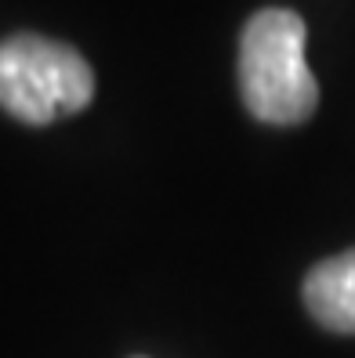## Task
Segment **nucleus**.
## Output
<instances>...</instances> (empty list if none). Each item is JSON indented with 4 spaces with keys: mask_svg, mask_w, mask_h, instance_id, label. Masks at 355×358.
Returning a JSON list of instances; mask_svg holds the SVG:
<instances>
[{
    "mask_svg": "<svg viewBox=\"0 0 355 358\" xmlns=\"http://www.w3.org/2000/svg\"><path fill=\"white\" fill-rule=\"evenodd\" d=\"M305 18L290 8H265L239 36V91L261 123H305L319 105V83L305 58Z\"/></svg>",
    "mask_w": 355,
    "mask_h": 358,
    "instance_id": "obj_1",
    "label": "nucleus"
},
{
    "mask_svg": "<svg viewBox=\"0 0 355 358\" xmlns=\"http://www.w3.org/2000/svg\"><path fill=\"white\" fill-rule=\"evenodd\" d=\"M305 304L319 326L333 333H355V250L308 271Z\"/></svg>",
    "mask_w": 355,
    "mask_h": 358,
    "instance_id": "obj_3",
    "label": "nucleus"
},
{
    "mask_svg": "<svg viewBox=\"0 0 355 358\" xmlns=\"http://www.w3.org/2000/svg\"><path fill=\"white\" fill-rule=\"evenodd\" d=\"M95 73L76 48L40 33H15L0 44V109L44 127L51 120L88 109Z\"/></svg>",
    "mask_w": 355,
    "mask_h": 358,
    "instance_id": "obj_2",
    "label": "nucleus"
}]
</instances>
